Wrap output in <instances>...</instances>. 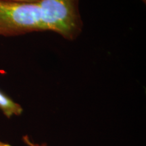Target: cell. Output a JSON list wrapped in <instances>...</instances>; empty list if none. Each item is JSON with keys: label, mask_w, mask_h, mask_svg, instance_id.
Returning <instances> with one entry per match:
<instances>
[{"label": "cell", "mask_w": 146, "mask_h": 146, "mask_svg": "<svg viewBox=\"0 0 146 146\" xmlns=\"http://www.w3.org/2000/svg\"><path fill=\"white\" fill-rule=\"evenodd\" d=\"M79 0H41V21L46 31L59 34L72 41L79 35L83 23L78 9Z\"/></svg>", "instance_id": "6da1fadb"}, {"label": "cell", "mask_w": 146, "mask_h": 146, "mask_svg": "<svg viewBox=\"0 0 146 146\" xmlns=\"http://www.w3.org/2000/svg\"><path fill=\"white\" fill-rule=\"evenodd\" d=\"M39 31H46L39 3L0 0V36H18Z\"/></svg>", "instance_id": "7a4b0ae2"}, {"label": "cell", "mask_w": 146, "mask_h": 146, "mask_svg": "<svg viewBox=\"0 0 146 146\" xmlns=\"http://www.w3.org/2000/svg\"><path fill=\"white\" fill-rule=\"evenodd\" d=\"M0 110L6 117L10 118L13 116H19L23 112V108L16 103L10 97L0 90Z\"/></svg>", "instance_id": "3957f363"}, {"label": "cell", "mask_w": 146, "mask_h": 146, "mask_svg": "<svg viewBox=\"0 0 146 146\" xmlns=\"http://www.w3.org/2000/svg\"><path fill=\"white\" fill-rule=\"evenodd\" d=\"M23 141H25V143L28 145L29 146H47V144L43 143V144H37V143H34L32 141H30V139H29L28 136H24L23 137Z\"/></svg>", "instance_id": "277c9868"}, {"label": "cell", "mask_w": 146, "mask_h": 146, "mask_svg": "<svg viewBox=\"0 0 146 146\" xmlns=\"http://www.w3.org/2000/svg\"><path fill=\"white\" fill-rule=\"evenodd\" d=\"M5 1H14V2H19V3H39L41 1V0H5Z\"/></svg>", "instance_id": "5b68a950"}, {"label": "cell", "mask_w": 146, "mask_h": 146, "mask_svg": "<svg viewBox=\"0 0 146 146\" xmlns=\"http://www.w3.org/2000/svg\"><path fill=\"white\" fill-rule=\"evenodd\" d=\"M0 146H11V145H9V144L5 143H3V142L0 141Z\"/></svg>", "instance_id": "8992f818"}, {"label": "cell", "mask_w": 146, "mask_h": 146, "mask_svg": "<svg viewBox=\"0 0 146 146\" xmlns=\"http://www.w3.org/2000/svg\"><path fill=\"white\" fill-rule=\"evenodd\" d=\"M142 1H143V2L144 3H146V0H141Z\"/></svg>", "instance_id": "52a82bcc"}]
</instances>
